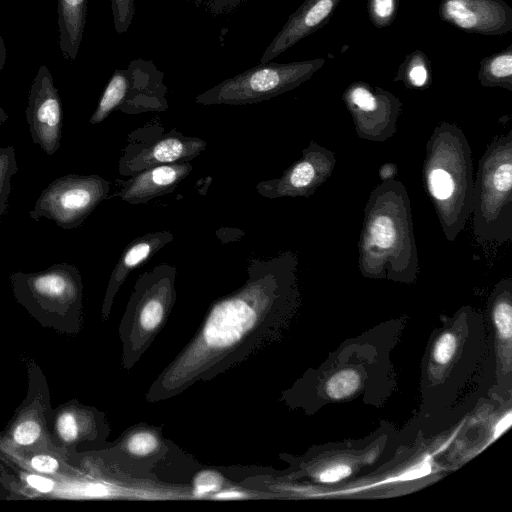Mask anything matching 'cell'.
Instances as JSON below:
<instances>
[{
  "label": "cell",
  "mask_w": 512,
  "mask_h": 512,
  "mask_svg": "<svg viewBox=\"0 0 512 512\" xmlns=\"http://www.w3.org/2000/svg\"><path fill=\"white\" fill-rule=\"evenodd\" d=\"M363 276L412 282L419 259L411 202L402 182L382 181L371 191L364 209L358 242Z\"/></svg>",
  "instance_id": "6da1fadb"
},
{
  "label": "cell",
  "mask_w": 512,
  "mask_h": 512,
  "mask_svg": "<svg viewBox=\"0 0 512 512\" xmlns=\"http://www.w3.org/2000/svg\"><path fill=\"white\" fill-rule=\"evenodd\" d=\"M423 177L445 238L453 242L471 214L474 185L471 148L458 126L440 123L434 128Z\"/></svg>",
  "instance_id": "7a4b0ae2"
},
{
  "label": "cell",
  "mask_w": 512,
  "mask_h": 512,
  "mask_svg": "<svg viewBox=\"0 0 512 512\" xmlns=\"http://www.w3.org/2000/svg\"><path fill=\"white\" fill-rule=\"evenodd\" d=\"M472 231L480 243L512 239V131L494 137L479 160L472 192Z\"/></svg>",
  "instance_id": "3957f363"
},
{
  "label": "cell",
  "mask_w": 512,
  "mask_h": 512,
  "mask_svg": "<svg viewBox=\"0 0 512 512\" xmlns=\"http://www.w3.org/2000/svg\"><path fill=\"white\" fill-rule=\"evenodd\" d=\"M110 183L99 175L67 174L53 180L40 193L31 218H47L62 229L80 226L108 198Z\"/></svg>",
  "instance_id": "277c9868"
},
{
  "label": "cell",
  "mask_w": 512,
  "mask_h": 512,
  "mask_svg": "<svg viewBox=\"0 0 512 512\" xmlns=\"http://www.w3.org/2000/svg\"><path fill=\"white\" fill-rule=\"evenodd\" d=\"M165 93L162 74L152 64L134 61L127 69L114 71L89 123L99 124L115 110L126 114L164 111L168 107Z\"/></svg>",
  "instance_id": "5b68a950"
},
{
  "label": "cell",
  "mask_w": 512,
  "mask_h": 512,
  "mask_svg": "<svg viewBox=\"0 0 512 512\" xmlns=\"http://www.w3.org/2000/svg\"><path fill=\"white\" fill-rule=\"evenodd\" d=\"M129 137L119 160L122 176H133L159 165L190 162L206 148L205 140L176 130L165 132L158 124L138 129Z\"/></svg>",
  "instance_id": "8992f818"
},
{
  "label": "cell",
  "mask_w": 512,
  "mask_h": 512,
  "mask_svg": "<svg viewBox=\"0 0 512 512\" xmlns=\"http://www.w3.org/2000/svg\"><path fill=\"white\" fill-rule=\"evenodd\" d=\"M297 81V71L289 66L260 63L199 94L195 101L203 105L253 104L290 89Z\"/></svg>",
  "instance_id": "52a82bcc"
},
{
  "label": "cell",
  "mask_w": 512,
  "mask_h": 512,
  "mask_svg": "<svg viewBox=\"0 0 512 512\" xmlns=\"http://www.w3.org/2000/svg\"><path fill=\"white\" fill-rule=\"evenodd\" d=\"M335 166V153L311 140L302 156L280 177L259 182L256 190L270 199L309 197L331 176Z\"/></svg>",
  "instance_id": "ba28073f"
},
{
  "label": "cell",
  "mask_w": 512,
  "mask_h": 512,
  "mask_svg": "<svg viewBox=\"0 0 512 512\" xmlns=\"http://www.w3.org/2000/svg\"><path fill=\"white\" fill-rule=\"evenodd\" d=\"M32 142L52 156L60 148L63 106L46 65H41L31 84L25 110Z\"/></svg>",
  "instance_id": "9c48e42d"
},
{
  "label": "cell",
  "mask_w": 512,
  "mask_h": 512,
  "mask_svg": "<svg viewBox=\"0 0 512 512\" xmlns=\"http://www.w3.org/2000/svg\"><path fill=\"white\" fill-rule=\"evenodd\" d=\"M190 162H179L155 166L141 171L130 179L118 181L119 190L112 196L137 205L163 196L175 190L192 171Z\"/></svg>",
  "instance_id": "30bf717a"
},
{
  "label": "cell",
  "mask_w": 512,
  "mask_h": 512,
  "mask_svg": "<svg viewBox=\"0 0 512 512\" xmlns=\"http://www.w3.org/2000/svg\"><path fill=\"white\" fill-rule=\"evenodd\" d=\"M349 98L351 106L356 109L354 123L360 138L383 142L395 134L397 116L379 112V103L369 90L356 87Z\"/></svg>",
  "instance_id": "8fae6325"
},
{
  "label": "cell",
  "mask_w": 512,
  "mask_h": 512,
  "mask_svg": "<svg viewBox=\"0 0 512 512\" xmlns=\"http://www.w3.org/2000/svg\"><path fill=\"white\" fill-rule=\"evenodd\" d=\"M173 238V234L168 231H158L140 236L129 243L112 272L108 295L112 297L132 270L149 260Z\"/></svg>",
  "instance_id": "7c38bea8"
},
{
  "label": "cell",
  "mask_w": 512,
  "mask_h": 512,
  "mask_svg": "<svg viewBox=\"0 0 512 512\" xmlns=\"http://www.w3.org/2000/svg\"><path fill=\"white\" fill-rule=\"evenodd\" d=\"M57 1L59 46L63 57L73 62L83 38L88 0Z\"/></svg>",
  "instance_id": "4fadbf2b"
},
{
  "label": "cell",
  "mask_w": 512,
  "mask_h": 512,
  "mask_svg": "<svg viewBox=\"0 0 512 512\" xmlns=\"http://www.w3.org/2000/svg\"><path fill=\"white\" fill-rule=\"evenodd\" d=\"M17 172L15 148L13 146L0 148V218L7 210L11 178Z\"/></svg>",
  "instance_id": "5bb4252c"
},
{
  "label": "cell",
  "mask_w": 512,
  "mask_h": 512,
  "mask_svg": "<svg viewBox=\"0 0 512 512\" xmlns=\"http://www.w3.org/2000/svg\"><path fill=\"white\" fill-rule=\"evenodd\" d=\"M360 387L359 374L351 369L342 370L330 377L325 385L331 399H344L355 393Z\"/></svg>",
  "instance_id": "9a60e30c"
},
{
  "label": "cell",
  "mask_w": 512,
  "mask_h": 512,
  "mask_svg": "<svg viewBox=\"0 0 512 512\" xmlns=\"http://www.w3.org/2000/svg\"><path fill=\"white\" fill-rule=\"evenodd\" d=\"M111 8L116 33L127 32L135 14L134 0H111Z\"/></svg>",
  "instance_id": "2e32d148"
},
{
  "label": "cell",
  "mask_w": 512,
  "mask_h": 512,
  "mask_svg": "<svg viewBox=\"0 0 512 512\" xmlns=\"http://www.w3.org/2000/svg\"><path fill=\"white\" fill-rule=\"evenodd\" d=\"M445 12L456 25L461 28H472L477 23L476 15L461 0H449L445 4Z\"/></svg>",
  "instance_id": "e0dca14e"
},
{
  "label": "cell",
  "mask_w": 512,
  "mask_h": 512,
  "mask_svg": "<svg viewBox=\"0 0 512 512\" xmlns=\"http://www.w3.org/2000/svg\"><path fill=\"white\" fill-rule=\"evenodd\" d=\"M457 349V338L452 333H443L433 349L434 360L440 365H446L453 358Z\"/></svg>",
  "instance_id": "ac0fdd59"
},
{
  "label": "cell",
  "mask_w": 512,
  "mask_h": 512,
  "mask_svg": "<svg viewBox=\"0 0 512 512\" xmlns=\"http://www.w3.org/2000/svg\"><path fill=\"white\" fill-rule=\"evenodd\" d=\"M157 438L150 432H138L133 434L128 442V450L138 456L150 454L157 447Z\"/></svg>",
  "instance_id": "d6986e66"
},
{
  "label": "cell",
  "mask_w": 512,
  "mask_h": 512,
  "mask_svg": "<svg viewBox=\"0 0 512 512\" xmlns=\"http://www.w3.org/2000/svg\"><path fill=\"white\" fill-rule=\"evenodd\" d=\"M222 485V478L214 471L200 473L194 481V492L197 496L206 495L218 490Z\"/></svg>",
  "instance_id": "ffe728a7"
},
{
  "label": "cell",
  "mask_w": 512,
  "mask_h": 512,
  "mask_svg": "<svg viewBox=\"0 0 512 512\" xmlns=\"http://www.w3.org/2000/svg\"><path fill=\"white\" fill-rule=\"evenodd\" d=\"M41 428L35 421L20 423L14 432V440L20 445H29L40 436Z\"/></svg>",
  "instance_id": "44dd1931"
},
{
  "label": "cell",
  "mask_w": 512,
  "mask_h": 512,
  "mask_svg": "<svg viewBox=\"0 0 512 512\" xmlns=\"http://www.w3.org/2000/svg\"><path fill=\"white\" fill-rule=\"evenodd\" d=\"M332 6L331 0L317 1L304 15L303 25L313 27L320 23L330 13Z\"/></svg>",
  "instance_id": "7402d4cb"
},
{
  "label": "cell",
  "mask_w": 512,
  "mask_h": 512,
  "mask_svg": "<svg viewBox=\"0 0 512 512\" xmlns=\"http://www.w3.org/2000/svg\"><path fill=\"white\" fill-rule=\"evenodd\" d=\"M352 473V469L346 464H335L329 466L317 474L318 481L322 483H335Z\"/></svg>",
  "instance_id": "603a6c76"
},
{
  "label": "cell",
  "mask_w": 512,
  "mask_h": 512,
  "mask_svg": "<svg viewBox=\"0 0 512 512\" xmlns=\"http://www.w3.org/2000/svg\"><path fill=\"white\" fill-rule=\"evenodd\" d=\"M57 429L62 439L72 441L77 437L78 427L75 417L71 413L62 414L57 421Z\"/></svg>",
  "instance_id": "cb8c5ba5"
},
{
  "label": "cell",
  "mask_w": 512,
  "mask_h": 512,
  "mask_svg": "<svg viewBox=\"0 0 512 512\" xmlns=\"http://www.w3.org/2000/svg\"><path fill=\"white\" fill-rule=\"evenodd\" d=\"M490 71L497 78L510 76L512 73L511 55H502L495 58L491 63Z\"/></svg>",
  "instance_id": "d4e9b609"
},
{
  "label": "cell",
  "mask_w": 512,
  "mask_h": 512,
  "mask_svg": "<svg viewBox=\"0 0 512 512\" xmlns=\"http://www.w3.org/2000/svg\"><path fill=\"white\" fill-rule=\"evenodd\" d=\"M32 467L40 472L52 473L58 469V462L49 455H37L31 460Z\"/></svg>",
  "instance_id": "484cf974"
},
{
  "label": "cell",
  "mask_w": 512,
  "mask_h": 512,
  "mask_svg": "<svg viewBox=\"0 0 512 512\" xmlns=\"http://www.w3.org/2000/svg\"><path fill=\"white\" fill-rule=\"evenodd\" d=\"M26 480L29 485L44 493L50 492L54 486V483L51 479L37 475H29Z\"/></svg>",
  "instance_id": "4316f807"
},
{
  "label": "cell",
  "mask_w": 512,
  "mask_h": 512,
  "mask_svg": "<svg viewBox=\"0 0 512 512\" xmlns=\"http://www.w3.org/2000/svg\"><path fill=\"white\" fill-rule=\"evenodd\" d=\"M409 77L413 85L423 86L427 79L426 69L421 65L415 66L410 70Z\"/></svg>",
  "instance_id": "83f0119b"
},
{
  "label": "cell",
  "mask_w": 512,
  "mask_h": 512,
  "mask_svg": "<svg viewBox=\"0 0 512 512\" xmlns=\"http://www.w3.org/2000/svg\"><path fill=\"white\" fill-rule=\"evenodd\" d=\"M374 11L380 18L390 16L393 11V0H375Z\"/></svg>",
  "instance_id": "f1b7e54d"
},
{
  "label": "cell",
  "mask_w": 512,
  "mask_h": 512,
  "mask_svg": "<svg viewBox=\"0 0 512 512\" xmlns=\"http://www.w3.org/2000/svg\"><path fill=\"white\" fill-rule=\"evenodd\" d=\"M396 174V166L393 163H385L379 169V176L381 181L394 179Z\"/></svg>",
  "instance_id": "f546056e"
},
{
  "label": "cell",
  "mask_w": 512,
  "mask_h": 512,
  "mask_svg": "<svg viewBox=\"0 0 512 512\" xmlns=\"http://www.w3.org/2000/svg\"><path fill=\"white\" fill-rule=\"evenodd\" d=\"M7 57V50L4 44V40L0 35V70L3 69Z\"/></svg>",
  "instance_id": "4dcf8cb0"
},
{
  "label": "cell",
  "mask_w": 512,
  "mask_h": 512,
  "mask_svg": "<svg viewBox=\"0 0 512 512\" xmlns=\"http://www.w3.org/2000/svg\"><path fill=\"white\" fill-rule=\"evenodd\" d=\"M216 497L217 498H228V499L239 498V497H241V493H239L237 491H225V492L216 494Z\"/></svg>",
  "instance_id": "1f68e13d"
},
{
  "label": "cell",
  "mask_w": 512,
  "mask_h": 512,
  "mask_svg": "<svg viewBox=\"0 0 512 512\" xmlns=\"http://www.w3.org/2000/svg\"><path fill=\"white\" fill-rule=\"evenodd\" d=\"M8 119V114L0 107V126Z\"/></svg>",
  "instance_id": "d6a6232c"
}]
</instances>
